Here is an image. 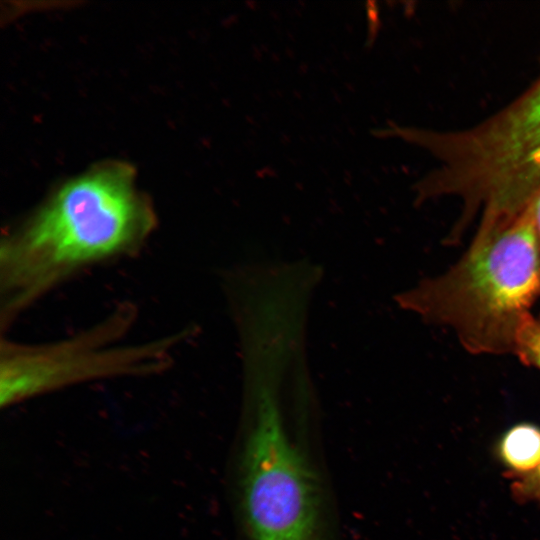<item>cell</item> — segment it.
Masks as SVG:
<instances>
[{
  "instance_id": "7",
  "label": "cell",
  "mask_w": 540,
  "mask_h": 540,
  "mask_svg": "<svg viewBox=\"0 0 540 540\" xmlns=\"http://www.w3.org/2000/svg\"><path fill=\"white\" fill-rule=\"evenodd\" d=\"M509 479L515 501L521 504L534 503L540 507V464L530 473Z\"/></svg>"
},
{
  "instance_id": "6",
  "label": "cell",
  "mask_w": 540,
  "mask_h": 540,
  "mask_svg": "<svg viewBox=\"0 0 540 540\" xmlns=\"http://www.w3.org/2000/svg\"><path fill=\"white\" fill-rule=\"evenodd\" d=\"M513 354L524 365L540 370V315L529 314L520 325Z\"/></svg>"
},
{
  "instance_id": "8",
  "label": "cell",
  "mask_w": 540,
  "mask_h": 540,
  "mask_svg": "<svg viewBox=\"0 0 540 540\" xmlns=\"http://www.w3.org/2000/svg\"><path fill=\"white\" fill-rule=\"evenodd\" d=\"M526 209L528 210L532 220L540 252V189L535 193Z\"/></svg>"
},
{
  "instance_id": "5",
  "label": "cell",
  "mask_w": 540,
  "mask_h": 540,
  "mask_svg": "<svg viewBox=\"0 0 540 540\" xmlns=\"http://www.w3.org/2000/svg\"><path fill=\"white\" fill-rule=\"evenodd\" d=\"M493 452L507 478L532 472L540 464V426L531 422L510 426L496 440Z\"/></svg>"
},
{
  "instance_id": "2",
  "label": "cell",
  "mask_w": 540,
  "mask_h": 540,
  "mask_svg": "<svg viewBox=\"0 0 540 540\" xmlns=\"http://www.w3.org/2000/svg\"><path fill=\"white\" fill-rule=\"evenodd\" d=\"M540 297V252L527 209L511 221L478 229L447 272L397 299L401 307L454 330L472 354L513 353L515 337Z\"/></svg>"
},
{
  "instance_id": "4",
  "label": "cell",
  "mask_w": 540,
  "mask_h": 540,
  "mask_svg": "<svg viewBox=\"0 0 540 540\" xmlns=\"http://www.w3.org/2000/svg\"><path fill=\"white\" fill-rule=\"evenodd\" d=\"M134 311L121 305L78 333L46 343L2 340L1 403L86 381L151 376L166 370L187 337L183 330L143 342H127Z\"/></svg>"
},
{
  "instance_id": "3",
  "label": "cell",
  "mask_w": 540,
  "mask_h": 540,
  "mask_svg": "<svg viewBox=\"0 0 540 540\" xmlns=\"http://www.w3.org/2000/svg\"><path fill=\"white\" fill-rule=\"evenodd\" d=\"M247 384L239 496L248 540H329L320 475L280 394L264 378Z\"/></svg>"
},
{
  "instance_id": "1",
  "label": "cell",
  "mask_w": 540,
  "mask_h": 540,
  "mask_svg": "<svg viewBox=\"0 0 540 540\" xmlns=\"http://www.w3.org/2000/svg\"><path fill=\"white\" fill-rule=\"evenodd\" d=\"M155 224L126 167L95 168L64 184L1 239L2 329L81 272L138 252Z\"/></svg>"
}]
</instances>
